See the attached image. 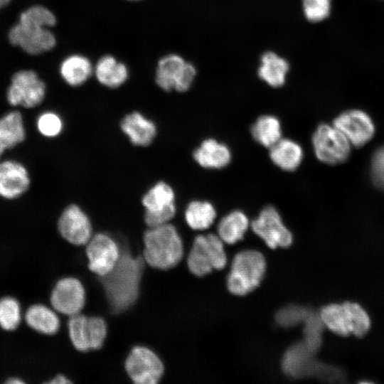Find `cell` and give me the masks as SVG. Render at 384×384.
I'll return each mask as SVG.
<instances>
[{"label": "cell", "mask_w": 384, "mask_h": 384, "mask_svg": "<svg viewBox=\"0 0 384 384\" xmlns=\"http://www.w3.org/2000/svg\"><path fill=\"white\" fill-rule=\"evenodd\" d=\"M95 75L103 85L116 88L122 85L127 79V67L114 58L106 55L99 60L95 68Z\"/></svg>", "instance_id": "603a6c76"}, {"label": "cell", "mask_w": 384, "mask_h": 384, "mask_svg": "<svg viewBox=\"0 0 384 384\" xmlns=\"http://www.w3.org/2000/svg\"><path fill=\"white\" fill-rule=\"evenodd\" d=\"M304 156L302 146L296 142L281 138L270 148V157L279 168L287 171L297 169Z\"/></svg>", "instance_id": "d6986e66"}, {"label": "cell", "mask_w": 384, "mask_h": 384, "mask_svg": "<svg viewBox=\"0 0 384 384\" xmlns=\"http://www.w3.org/2000/svg\"><path fill=\"white\" fill-rule=\"evenodd\" d=\"M92 73L90 60L79 55H71L62 63L60 74L70 86L76 87L87 81Z\"/></svg>", "instance_id": "83f0119b"}, {"label": "cell", "mask_w": 384, "mask_h": 384, "mask_svg": "<svg viewBox=\"0 0 384 384\" xmlns=\"http://www.w3.org/2000/svg\"><path fill=\"white\" fill-rule=\"evenodd\" d=\"M306 316V311L303 308L291 304L278 311L276 314L275 319L279 326L284 328H289L304 321Z\"/></svg>", "instance_id": "8d00e7d4"}, {"label": "cell", "mask_w": 384, "mask_h": 384, "mask_svg": "<svg viewBox=\"0 0 384 384\" xmlns=\"http://www.w3.org/2000/svg\"><path fill=\"white\" fill-rule=\"evenodd\" d=\"M216 218V210L212 203L206 201H193L185 210L187 225L195 230L209 228Z\"/></svg>", "instance_id": "4316f807"}, {"label": "cell", "mask_w": 384, "mask_h": 384, "mask_svg": "<svg viewBox=\"0 0 384 384\" xmlns=\"http://www.w3.org/2000/svg\"><path fill=\"white\" fill-rule=\"evenodd\" d=\"M252 231L272 249L288 247L292 243V235L284 225L277 210L271 206L265 207L250 223Z\"/></svg>", "instance_id": "30bf717a"}, {"label": "cell", "mask_w": 384, "mask_h": 384, "mask_svg": "<svg viewBox=\"0 0 384 384\" xmlns=\"http://www.w3.org/2000/svg\"><path fill=\"white\" fill-rule=\"evenodd\" d=\"M309 351L311 350L304 343L291 346L284 353L282 360L284 373L292 378L302 375L305 371Z\"/></svg>", "instance_id": "f1b7e54d"}, {"label": "cell", "mask_w": 384, "mask_h": 384, "mask_svg": "<svg viewBox=\"0 0 384 384\" xmlns=\"http://www.w3.org/2000/svg\"><path fill=\"white\" fill-rule=\"evenodd\" d=\"M87 325L90 351L101 349L105 343L108 334L105 320L100 316H87Z\"/></svg>", "instance_id": "4dcf8cb0"}, {"label": "cell", "mask_w": 384, "mask_h": 384, "mask_svg": "<svg viewBox=\"0 0 384 384\" xmlns=\"http://www.w3.org/2000/svg\"><path fill=\"white\" fill-rule=\"evenodd\" d=\"M124 371L134 384H156L162 379L165 367L155 351L142 345L134 346L124 362Z\"/></svg>", "instance_id": "5b68a950"}, {"label": "cell", "mask_w": 384, "mask_h": 384, "mask_svg": "<svg viewBox=\"0 0 384 384\" xmlns=\"http://www.w3.org/2000/svg\"><path fill=\"white\" fill-rule=\"evenodd\" d=\"M196 75L195 66L178 55L170 54L158 63L156 82L162 90L183 92L191 86Z\"/></svg>", "instance_id": "ba28073f"}, {"label": "cell", "mask_w": 384, "mask_h": 384, "mask_svg": "<svg viewBox=\"0 0 384 384\" xmlns=\"http://www.w3.org/2000/svg\"><path fill=\"white\" fill-rule=\"evenodd\" d=\"M38 132L46 137H55L59 135L63 128L61 117L54 112L42 113L37 119Z\"/></svg>", "instance_id": "e575fe53"}, {"label": "cell", "mask_w": 384, "mask_h": 384, "mask_svg": "<svg viewBox=\"0 0 384 384\" xmlns=\"http://www.w3.org/2000/svg\"><path fill=\"white\" fill-rule=\"evenodd\" d=\"M87 315L79 313L68 316L67 330L73 348L80 353L90 351L87 338Z\"/></svg>", "instance_id": "f546056e"}, {"label": "cell", "mask_w": 384, "mask_h": 384, "mask_svg": "<svg viewBox=\"0 0 384 384\" xmlns=\"http://www.w3.org/2000/svg\"><path fill=\"white\" fill-rule=\"evenodd\" d=\"M21 320L18 302L14 298L5 297L0 300V326L5 330L15 329Z\"/></svg>", "instance_id": "d6a6232c"}, {"label": "cell", "mask_w": 384, "mask_h": 384, "mask_svg": "<svg viewBox=\"0 0 384 384\" xmlns=\"http://www.w3.org/2000/svg\"><path fill=\"white\" fill-rule=\"evenodd\" d=\"M30 186V178L26 167L15 161L0 163V196L14 199L25 193Z\"/></svg>", "instance_id": "2e32d148"}, {"label": "cell", "mask_w": 384, "mask_h": 384, "mask_svg": "<svg viewBox=\"0 0 384 384\" xmlns=\"http://www.w3.org/2000/svg\"><path fill=\"white\" fill-rule=\"evenodd\" d=\"M251 134L258 144L270 149L282 138L280 122L273 115H262L251 127Z\"/></svg>", "instance_id": "484cf974"}, {"label": "cell", "mask_w": 384, "mask_h": 384, "mask_svg": "<svg viewBox=\"0 0 384 384\" xmlns=\"http://www.w3.org/2000/svg\"><path fill=\"white\" fill-rule=\"evenodd\" d=\"M193 156L203 168L219 169L230 163L231 152L225 144L214 139H207L195 149Z\"/></svg>", "instance_id": "ac0fdd59"}, {"label": "cell", "mask_w": 384, "mask_h": 384, "mask_svg": "<svg viewBox=\"0 0 384 384\" xmlns=\"http://www.w3.org/2000/svg\"><path fill=\"white\" fill-rule=\"evenodd\" d=\"M250 225L245 213L235 210L221 218L218 225V235L224 243L233 245L244 238Z\"/></svg>", "instance_id": "44dd1931"}, {"label": "cell", "mask_w": 384, "mask_h": 384, "mask_svg": "<svg viewBox=\"0 0 384 384\" xmlns=\"http://www.w3.org/2000/svg\"><path fill=\"white\" fill-rule=\"evenodd\" d=\"M9 41L29 54H39L52 49L55 45L54 35L46 27L15 25L9 34Z\"/></svg>", "instance_id": "9a60e30c"}, {"label": "cell", "mask_w": 384, "mask_h": 384, "mask_svg": "<svg viewBox=\"0 0 384 384\" xmlns=\"http://www.w3.org/2000/svg\"><path fill=\"white\" fill-rule=\"evenodd\" d=\"M85 254L88 270L97 277H103L117 264L120 255V245L109 234L97 233L85 245Z\"/></svg>", "instance_id": "9c48e42d"}, {"label": "cell", "mask_w": 384, "mask_h": 384, "mask_svg": "<svg viewBox=\"0 0 384 384\" xmlns=\"http://www.w3.org/2000/svg\"><path fill=\"white\" fill-rule=\"evenodd\" d=\"M5 149L0 145V156L2 155Z\"/></svg>", "instance_id": "b9f144b4"}, {"label": "cell", "mask_w": 384, "mask_h": 384, "mask_svg": "<svg viewBox=\"0 0 384 384\" xmlns=\"http://www.w3.org/2000/svg\"><path fill=\"white\" fill-rule=\"evenodd\" d=\"M132 1H136V0H132Z\"/></svg>", "instance_id": "7bdbcfd3"}, {"label": "cell", "mask_w": 384, "mask_h": 384, "mask_svg": "<svg viewBox=\"0 0 384 384\" xmlns=\"http://www.w3.org/2000/svg\"><path fill=\"white\" fill-rule=\"evenodd\" d=\"M54 14L41 6H32L24 11L20 16L19 23L23 25L48 28L55 25Z\"/></svg>", "instance_id": "1f68e13d"}, {"label": "cell", "mask_w": 384, "mask_h": 384, "mask_svg": "<svg viewBox=\"0 0 384 384\" xmlns=\"http://www.w3.org/2000/svg\"><path fill=\"white\" fill-rule=\"evenodd\" d=\"M370 174L374 184L384 189V146L379 147L373 154Z\"/></svg>", "instance_id": "74e56055"}, {"label": "cell", "mask_w": 384, "mask_h": 384, "mask_svg": "<svg viewBox=\"0 0 384 384\" xmlns=\"http://www.w3.org/2000/svg\"><path fill=\"white\" fill-rule=\"evenodd\" d=\"M333 124L347 138L351 146L361 147L373 137L375 124L363 110L351 109L339 114Z\"/></svg>", "instance_id": "5bb4252c"}, {"label": "cell", "mask_w": 384, "mask_h": 384, "mask_svg": "<svg viewBox=\"0 0 384 384\" xmlns=\"http://www.w3.org/2000/svg\"><path fill=\"white\" fill-rule=\"evenodd\" d=\"M332 0H302L305 18L311 23H319L326 19L331 10Z\"/></svg>", "instance_id": "836d02e7"}, {"label": "cell", "mask_w": 384, "mask_h": 384, "mask_svg": "<svg viewBox=\"0 0 384 384\" xmlns=\"http://www.w3.org/2000/svg\"><path fill=\"white\" fill-rule=\"evenodd\" d=\"M289 70L288 62L278 54L267 51L260 58L257 74L259 78L272 87H282Z\"/></svg>", "instance_id": "ffe728a7"}, {"label": "cell", "mask_w": 384, "mask_h": 384, "mask_svg": "<svg viewBox=\"0 0 384 384\" xmlns=\"http://www.w3.org/2000/svg\"><path fill=\"white\" fill-rule=\"evenodd\" d=\"M142 204L145 209L144 220L148 228L169 223L175 216V193L164 181L154 183L142 196Z\"/></svg>", "instance_id": "52a82bcc"}, {"label": "cell", "mask_w": 384, "mask_h": 384, "mask_svg": "<svg viewBox=\"0 0 384 384\" xmlns=\"http://www.w3.org/2000/svg\"><path fill=\"white\" fill-rule=\"evenodd\" d=\"M26 321L31 328L46 335L56 334L60 327L56 311L43 304L30 306L26 314Z\"/></svg>", "instance_id": "7402d4cb"}, {"label": "cell", "mask_w": 384, "mask_h": 384, "mask_svg": "<svg viewBox=\"0 0 384 384\" xmlns=\"http://www.w3.org/2000/svg\"><path fill=\"white\" fill-rule=\"evenodd\" d=\"M320 319L334 333L342 336L352 334L351 316L345 302L325 306L320 311Z\"/></svg>", "instance_id": "cb8c5ba5"}, {"label": "cell", "mask_w": 384, "mask_h": 384, "mask_svg": "<svg viewBox=\"0 0 384 384\" xmlns=\"http://www.w3.org/2000/svg\"><path fill=\"white\" fill-rule=\"evenodd\" d=\"M313 150L321 162L336 165L349 157L351 144L344 134L333 124H319L311 137Z\"/></svg>", "instance_id": "8992f818"}, {"label": "cell", "mask_w": 384, "mask_h": 384, "mask_svg": "<svg viewBox=\"0 0 384 384\" xmlns=\"http://www.w3.org/2000/svg\"><path fill=\"white\" fill-rule=\"evenodd\" d=\"M10 0H0V9L9 4Z\"/></svg>", "instance_id": "60d3db41"}, {"label": "cell", "mask_w": 384, "mask_h": 384, "mask_svg": "<svg viewBox=\"0 0 384 384\" xmlns=\"http://www.w3.org/2000/svg\"><path fill=\"white\" fill-rule=\"evenodd\" d=\"M8 383H23V382L18 378H11L7 381Z\"/></svg>", "instance_id": "ab89813d"}, {"label": "cell", "mask_w": 384, "mask_h": 384, "mask_svg": "<svg viewBox=\"0 0 384 384\" xmlns=\"http://www.w3.org/2000/svg\"><path fill=\"white\" fill-rule=\"evenodd\" d=\"M265 271V258L260 252L242 250L236 254L232 261L227 287L235 295H246L259 286Z\"/></svg>", "instance_id": "3957f363"}, {"label": "cell", "mask_w": 384, "mask_h": 384, "mask_svg": "<svg viewBox=\"0 0 384 384\" xmlns=\"http://www.w3.org/2000/svg\"><path fill=\"white\" fill-rule=\"evenodd\" d=\"M224 242L218 235H197L188 255L189 271L198 277L205 276L213 270H222L227 264Z\"/></svg>", "instance_id": "277c9868"}, {"label": "cell", "mask_w": 384, "mask_h": 384, "mask_svg": "<svg viewBox=\"0 0 384 384\" xmlns=\"http://www.w3.org/2000/svg\"><path fill=\"white\" fill-rule=\"evenodd\" d=\"M120 129L133 145L144 147L152 143L157 133L155 123L139 112L126 114Z\"/></svg>", "instance_id": "e0dca14e"}, {"label": "cell", "mask_w": 384, "mask_h": 384, "mask_svg": "<svg viewBox=\"0 0 384 384\" xmlns=\"http://www.w3.org/2000/svg\"><path fill=\"white\" fill-rule=\"evenodd\" d=\"M120 255L114 267L106 275L97 277L107 304L113 315L131 309L139 299L146 262L142 255H134L120 245Z\"/></svg>", "instance_id": "6da1fadb"}, {"label": "cell", "mask_w": 384, "mask_h": 384, "mask_svg": "<svg viewBox=\"0 0 384 384\" xmlns=\"http://www.w3.org/2000/svg\"><path fill=\"white\" fill-rule=\"evenodd\" d=\"M45 95L46 85L37 74L32 70H21L12 78L7 100L13 106L31 108L41 104Z\"/></svg>", "instance_id": "7c38bea8"}, {"label": "cell", "mask_w": 384, "mask_h": 384, "mask_svg": "<svg viewBox=\"0 0 384 384\" xmlns=\"http://www.w3.org/2000/svg\"><path fill=\"white\" fill-rule=\"evenodd\" d=\"M142 256L146 264L158 270L175 267L183 259L182 239L174 225L170 223L148 228L142 236Z\"/></svg>", "instance_id": "7a4b0ae2"}, {"label": "cell", "mask_w": 384, "mask_h": 384, "mask_svg": "<svg viewBox=\"0 0 384 384\" xmlns=\"http://www.w3.org/2000/svg\"><path fill=\"white\" fill-rule=\"evenodd\" d=\"M47 383L49 384H68L73 383V381L63 374H58Z\"/></svg>", "instance_id": "f35d334b"}, {"label": "cell", "mask_w": 384, "mask_h": 384, "mask_svg": "<svg viewBox=\"0 0 384 384\" xmlns=\"http://www.w3.org/2000/svg\"><path fill=\"white\" fill-rule=\"evenodd\" d=\"M345 303L351 316L352 334L358 337L363 336L367 333L370 326V321L367 313L358 304Z\"/></svg>", "instance_id": "d590c367"}, {"label": "cell", "mask_w": 384, "mask_h": 384, "mask_svg": "<svg viewBox=\"0 0 384 384\" xmlns=\"http://www.w3.org/2000/svg\"><path fill=\"white\" fill-rule=\"evenodd\" d=\"M58 230L65 242L77 247L85 245L93 235L90 218L77 204H70L63 210Z\"/></svg>", "instance_id": "4fadbf2b"}, {"label": "cell", "mask_w": 384, "mask_h": 384, "mask_svg": "<svg viewBox=\"0 0 384 384\" xmlns=\"http://www.w3.org/2000/svg\"><path fill=\"white\" fill-rule=\"evenodd\" d=\"M25 136L23 120L19 112H11L0 118V145L5 150L22 142Z\"/></svg>", "instance_id": "d4e9b609"}, {"label": "cell", "mask_w": 384, "mask_h": 384, "mask_svg": "<svg viewBox=\"0 0 384 384\" xmlns=\"http://www.w3.org/2000/svg\"><path fill=\"white\" fill-rule=\"evenodd\" d=\"M50 302L58 313L67 316L78 314L82 312L85 306V289L77 277H63L53 288Z\"/></svg>", "instance_id": "8fae6325"}]
</instances>
